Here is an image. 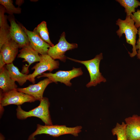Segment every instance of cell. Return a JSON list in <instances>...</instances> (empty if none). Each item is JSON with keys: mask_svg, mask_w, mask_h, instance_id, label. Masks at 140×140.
Listing matches in <instances>:
<instances>
[{"mask_svg": "<svg viewBox=\"0 0 140 140\" xmlns=\"http://www.w3.org/2000/svg\"><path fill=\"white\" fill-rule=\"evenodd\" d=\"M24 2V1L22 0H16L15 4L18 6V7L20 6Z\"/></svg>", "mask_w": 140, "mask_h": 140, "instance_id": "484cf974", "label": "cell"}, {"mask_svg": "<svg viewBox=\"0 0 140 140\" xmlns=\"http://www.w3.org/2000/svg\"><path fill=\"white\" fill-rule=\"evenodd\" d=\"M127 140H140V116L134 115L125 119Z\"/></svg>", "mask_w": 140, "mask_h": 140, "instance_id": "8fae6325", "label": "cell"}, {"mask_svg": "<svg viewBox=\"0 0 140 140\" xmlns=\"http://www.w3.org/2000/svg\"><path fill=\"white\" fill-rule=\"evenodd\" d=\"M2 54L1 53H0V69L2 68L5 65Z\"/></svg>", "mask_w": 140, "mask_h": 140, "instance_id": "d4e9b609", "label": "cell"}, {"mask_svg": "<svg viewBox=\"0 0 140 140\" xmlns=\"http://www.w3.org/2000/svg\"><path fill=\"white\" fill-rule=\"evenodd\" d=\"M126 125L124 122L120 124L117 123L115 127L111 130L113 135H116L117 140H127L126 134Z\"/></svg>", "mask_w": 140, "mask_h": 140, "instance_id": "d6986e66", "label": "cell"}, {"mask_svg": "<svg viewBox=\"0 0 140 140\" xmlns=\"http://www.w3.org/2000/svg\"><path fill=\"white\" fill-rule=\"evenodd\" d=\"M65 37V33L64 32L60 36L58 43L49 48L47 54L53 59H58L65 62L67 59V57L65 55L66 52L78 47L77 44L69 43Z\"/></svg>", "mask_w": 140, "mask_h": 140, "instance_id": "ba28073f", "label": "cell"}, {"mask_svg": "<svg viewBox=\"0 0 140 140\" xmlns=\"http://www.w3.org/2000/svg\"><path fill=\"white\" fill-rule=\"evenodd\" d=\"M122 6L125 8V12L127 16H130L135 12V8L140 6V2L137 0H117Z\"/></svg>", "mask_w": 140, "mask_h": 140, "instance_id": "ac0fdd59", "label": "cell"}, {"mask_svg": "<svg viewBox=\"0 0 140 140\" xmlns=\"http://www.w3.org/2000/svg\"><path fill=\"white\" fill-rule=\"evenodd\" d=\"M138 38L136 43V50H137V56L138 59H140V27L138 29Z\"/></svg>", "mask_w": 140, "mask_h": 140, "instance_id": "cb8c5ba5", "label": "cell"}, {"mask_svg": "<svg viewBox=\"0 0 140 140\" xmlns=\"http://www.w3.org/2000/svg\"><path fill=\"white\" fill-rule=\"evenodd\" d=\"M130 17L135 22V25L138 29L140 27V10L137 9V11L130 16Z\"/></svg>", "mask_w": 140, "mask_h": 140, "instance_id": "603a6c76", "label": "cell"}, {"mask_svg": "<svg viewBox=\"0 0 140 140\" xmlns=\"http://www.w3.org/2000/svg\"><path fill=\"white\" fill-rule=\"evenodd\" d=\"M17 86L10 77L5 65L0 69V88L5 93L15 89Z\"/></svg>", "mask_w": 140, "mask_h": 140, "instance_id": "9a60e30c", "label": "cell"}, {"mask_svg": "<svg viewBox=\"0 0 140 140\" xmlns=\"http://www.w3.org/2000/svg\"><path fill=\"white\" fill-rule=\"evenodd\" d=\"M52 82L47 78L41 80L37 84L30 85L24 88H17V90L29 95L34 97L37 100L40 101L43 97L44 92L47 86Z\"/></svg>", "mask_w": 140, "mask_h": 140, "instance_id": "30bf717a", "label": "cell"}, {"mask_svg": "<svg viewBox=\"0 0 140 140\" xmlns=\"http://www.w3.org/2000/svg\"><path fill=\"white\" fill-rule=\"evenodd\" d=\"M12 39L9 34V29L0 28V49L6 42Z\"/></svg>", "mask_w": 140, "mask_h": 140, "instance_id": "44dd1931", "label": "cell"}, {"mask_svg": "<svg viewBox=\"0 0 140 140\" xmlns=\"http://www.w3.org/2000/svg\"><path fill=\"white\" fill-rule=\"evenodd\" d=\"M83 72L81 67L76 68L73 67L72 69L68 71L59 70L55 73H43L41 75L38 76L37 78L46 77L52 82L57 83L58 82L63 83L69 87L71 86L72 83L71 80L83 74Z\"/></svg>", "mask_w": 140, "mask_h": 140, "instance_id": "52a82bcc", "label": "cell"}, {"mask_svg": "<svg viewBox=\"0 0 140 140\" xmlns=\"http://www.w3.org/2000/svg\"><path fill=\"white\" fill-rule=\"evenodd\" d=\"M19 52V53L18 54L17 57L24 59V61H27L29 64L27 66H24L22 71V73L27 74L29 72L28 68L31 65L40 61V55L30 45L24 46Z\"/></svg>", "mask_w": 140, "mask_h": 140, "instance_id": "4fadbf2b", "label": "cell"}, {"mask_svg": "<svg viewBox=\"0 0 140 140\" xmlns=\"http://www.w3.org/2000/svg\"><path fill=\"white\" fill-rule=\"evenodd\" d=\"M8 19L10 23L9 35L19 45V48L30 45L27 36L20 24H17L13 15H9Z\"/></svg>", "mask_w": 140, "mask_h": 140, "instance_id": "9c48e42d", "label": "cell"}, {"mask_svg": "<svg viewBox=\"0 0 140 140\" xmlns=\"http://www.w3.org/2000/svg\"><path fill=\"white\" fill-rule=\"evenodd\" d=\"M28 37L30 45L40 55L47 54L49 48L51 46L42 39L33 31H29L20 24Z\"/></svg>", "mask_w": 140, "mask_h": 140, "instance_id": "7c38bea8", "label": "cell"}, {"mask_svg": "<svg viewBox=\"0 0 140 140\" xmlns=\"http://www.w3.org/2000/svg\"><path fill=\"white\" fill-rule=\"evenodd\" d=\"M17 89L5 93L0 90L1 107L11 104L20 105L25 102H32L37 100L32 96L18 91Z\"/></svg>", "mask_w": 140, "mask_h": 140, "instance_id": "5b68a950", "label": "cell"}, {"mask_svg": "<svg viewBox=\"0 0 140 140\" xmlns=\"http://www.w3.org/2000/svg\"><path fill=\"white\" fill-rule=\"evenodd\" d=\"M19 46L12 39L6 42L0 49L5 64L12 62L17 55Z\"/></svg>", "mask_w": 140, "mask_h": 140, "instance_id": "5bb4252c", "label": "cell"}, {"mask_svg": "<svg viewBox=\"0 0 140 140\" xmlns=\"http://www.w3.org/2000/svg\"><path fill=\"white\" fill-rule=\"evenodd\" d=\"M103 58L102 53L96 55L93 59L86 61H81L68 57L67 59L74 61L81 64L86 67L89 73L90 81L86 85L87 87L95 86L98 84L106 81V79L102 75L99 70L101 60Z\"/></svg>", "mask_w": 140, "mask_h": 140, "instance_id": "277c9868", "label": "cell"}, {"mask_svg": "<svg viewBox=\"0 0 140 140\" xmlns=\"http://www.w3.org/2000/svg\"><path fill=\"white\" fill-rule=\"evenodd\" d=\"M5 66L11 78L15 81H17L20 85H23L28 80V74L20 72L13 62L6 64Z\"/></svg>", "mask_w": 140, "mask_h": 140, "instance_id": "2e32d148", "label": "cell"}, {"mask_svg": "<svg viewBox=\"0 0 140 140\" xmlns=\"http://www.w3.org/2000/svg\"><path fill=\"white\" fill-rule=\"evenodd\" d=\"M33 31L51 46H54L50 39L46 22H42L34 29Z\"/></svg>", "mask_w": 140, "mask_h": 140, "instance_id": "e0dca14e", "label": "cell"}, {"mask_svg": "<svg viewBox=\"0 0 140 140\" xmlns=\"http://www.w3.org/2000/svg\"><path fill=\"white\" fill-rule=\"evenodd\" d=\"M50 106L48 99L45 97H43L38 107L29 111H25L22 109L20 105L17 106V117L22 120L31 117H36L41 119L45 125H53L49 111Z\"/></svg>", "mask_w": 140, "mask_h": 140, "instance_id": "6da1fadb", "label": "cell"}, {"mask_svg": "<svg viewBox=\"0 0 140 140\" xmlns=\"http://www.w3.org/2000/svg\"><path fill=\"white\" fill-rule=\"evenodd\" d=\"M116 24L119 26V29L116 33L119 38L124 34L126 42L132 46V52H128L130 56L133 57L137 55V52L136 48V35L138 34V30L135 25V22L130 16H126L124 20L118 19Z\"/></svg>", "mask_w": 140, "mask_h": 140, "instance_id": "3957f363", "label": "cell"}, {"mask_svg": "<svg viewBox=\"0 0 140 140\" xmlns=\"http://www.w3.org/2000/svg\"><path fill=\"white\" fill-rule=\"evenodd\" d=\"M6 10L4 7L2 5H0V28L9 29L10 26L8 24L7 21V17L4 15Z\"/></svg>", "mask_w": 140, "mask_h": 140, "instance_id": "7402d4cb", "label": "cell"}, {"mask_svg": "<svg viewBox=\"0 0 140 140\" xmlns=\"http://www.w3.org/2000/svg\"><path fill=\"white\" fill-rule=\"evenodd\" d=\"M12 0H0V4L5 8L6 12L9 15H13L14 14H19L21 13V9L16 7L13 4Z\"/></svg>", "mask_w": 140, "mask_h": 140, "instance_id": "ffe728a7", "label": "cell"}, {"mask_svg": "<svg viewBox=\"0 0 140 140\" xmlns=\"http://www.w3.org/2000/svg\"><path fill=\"white\" fill-rule=\"evenodd\" d=\"M0 140H5L4 137L2 134L0 135Z\"/></svg>", "mask_w": 140, "mask_h": 140, "instance_id": "4316f807", "label": "cell"}, {"mask_svg": "<svg viewBox=\"0 0 140 140\" xmlns=\"http://www.w3.org/2000/svg\"><path fill=\"white\" fill-rule=\"evenodd\" d=\"M40 60L32 68L34 71L31 74L28 75L27 80L33 83H35V78L41 75L46 71L50 72L59 68V63L58 60L53 59L48 54L40 55Z\"/></svg>", "mask_w": 140, "mask_h": 140, "instance_id": "8992f818", "label": "cell"}, {"mask_svg": "<svg viewBox=\"0 0 140 140\" xmlns=\"http://www.w3.org/2000/svg\"><path fill=\"white\" fill-rule=\"evenodd\" d=\"M81 126L68 127L65 125H43L38 124L36 131L30 135L28 140H35V136L38 135L45 134L53 137H58L66 134H71L77 136L81 131Z\"/></svg>", "mask_w": 140, "mask_h": 140, "instance_id": "7a4b0ae2", "label": "cell"}]
</instances>
